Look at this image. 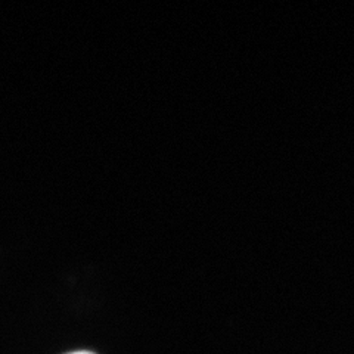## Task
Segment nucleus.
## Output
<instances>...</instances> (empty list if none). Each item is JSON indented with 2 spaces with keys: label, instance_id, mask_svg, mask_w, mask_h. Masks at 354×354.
Instances as JSON below:
<instances>
[{
  "label": "nucleus",
  "instance_id": "nucleus-1",
  "mask_svg": "<svg viewBox=\"0 0 354 354\" xmlns=\"http://www.w3.org/2000/svg\"><path fill=\"white\" fill-rule=\"evenodd\" d=\"M68 354H95L92 351H74V353H68Z\"/></svg>",
  "mask_w": 354,
  "mask_h": 354
}]
</instances>
